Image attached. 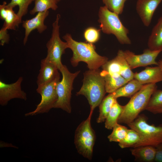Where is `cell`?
I'll return each instance as SVG.
<instances>
[{
	"label": "cell",
	"instance_id": "14",
	"mask_svg": "<svg viewBox=\"0 0 162 162\" xmlns=\"http://www.w3.org/2000/svg\"><path fill=\"white\" fill-rule=\"evenodd\" d=\"M58 69L55 64L41 60L40 68L37 77L38 86L45 84L54 80L60 74Z\"/></svg>",
	"mask_w": 162,
	"mask_h": 162
},
{
	"label": "cell",
	"instance_id": "10",
	"mask_svg": "<svg viewBox=\"0 0 162 162\" xmlns=\"http://www.w3.org/2000/svg\"><path fill=\"white\" fill-rule=\"evenodd\" d=\"M162 50H153L149 49L145 50L142 54H135L129 50L124 51V57L131 69L151 65H158L156 59Z\"/></svg>",
	"mask_w": 162,
	"mask_h": 162
},
{
	"label": "cell",
	"instance_id": "32",
	"mask_svg": "<svg viewBox=\"0 0 162 162\" xmlns=\"http://www.w3.org/2000/svg\"><path fill=\"white\" fill-rule=\"evenodd\" d=\"M8 29L2 27L0 30V45L3 46L5 44H8L10 40V35Z\"/></svg>",
	"mask_w": 162,
	"mask_h": 162
},
{
	"label": "cell",
	"instance_id": "7",
	"mask_svg": "<svg viewBox=\"0 0 162 162\" xmlns=\"http://www.w3.org/2000/svg\"><path fill=\"white\" fill-rule=\"evenodd\" d=\"M59 70L62 75V79L57 85L56 91L58 98L54 108L61 109L70 113L71 112L70 100L73 83L80 71L72 73L64 65Z\"/></svg>",
	"mask_w": 162,
	"mask_h": 162
},
{
	"label": "cell",
	"instance_id": "34",
	"mask_svg": "<svg viewBox=\"0 0 162 162\" xmlns=\"http://www.w3.org/2000/svg\"><path fill=\"white\" fill-rule=\"evenodd\" d=\"M156 153L154 160L158 162H162V143L157 147Z\"/></svg>",
	"mask_w": 162,
	"mask_h": 162
},
{
	"label": "cell",
	"instance_id": "35",
	"mask_svg": "<svg viewBox=\"0 0 162 162\" xmlns=\"http://www.w3.org/2000/svg\"><path fill=\"white\" fill-rule=\"evenodd\" d=\"M3 147H12L15 148H18V147H16L12 144L8 143L6 142H5L2 141L0 142V147L2 148Z\"/></svg>",
	"mask_w": 162,
	"mask_h": 162
},
{
	"label": "cell",
	"instance_id": "24",
	"mask_svg": "<svg viewBox=\"0 0 162 162\" xmlns=\"http://www.w3.org/2000/svg\"><path fill=\"white\" fill-rule=\"evenodd\" d=\"M141 137L140 134L135 130L128 129L124 139L118 143L119 147L122 148H134L140 142Z\"/></svg>",
	"mask_w": 162,
	"mask_h": 162
},
{
	"label": "cell",
	"instance_id": "36",
	"mask_svg": "<svg viewBox=\"0 0 162 162\" xmlns=\"http://www.w3.org/2000/svg\"><path fill=\"white\" fill-rule=\"evenodd\" d=\"M158 66L161 68L162 71V59L160 60L158 62Z\"/></svg>",
	"mask_w": 162,
	"mask_h": 162
},
{
	"label": "cell",
	"instance_id": "11",
	"mask_svg": "<svg viewBox=\"0 0 162 162\" xmlns=\"http://www.w3.org/2000/svg\"><path fill=\"white\" fill-rule=\"evenodd\" d=\"M23 80L22 77L20 76L15 82L8 84L0 80V104L1 106H6L10 100L14 98L26 100V94L21 89Z\"/></svg>",
	"mask_w": 162,
	"mask_h": 162
},
{
	"label": "cell",
	"instance_id": "13",
	"mask_svg": "<svg viewBox=\"0 0 162 162\" xmlns=\"http://www.w3.org/2000/svg\"><path fill=\"white\" fill-rule=\"evenodd\" d=\"M162 0H137L136 11L144 25L148 26L154 14Z\"/></svg>",
	"mask_w": 162,
	"mask_h": 162
},
{
	"label": "cell",
	"instance_id": "37",
	"mask_svg": "<svg viewBox=\"0 0 162 162\" xmlns=\"http://www.w3.org/2000/svg\"><path fill=\"white\" fill-rule=\"evenodd\" d=\"M57 2H59L61 0H56Z\"/></svg>",
	"mask_w": 162,
	"mask_h": 162
},
{
	"label": "cell",
	"instance_id": "20",
	"mask_svg": "<svg viewBox=\"0 0 162 162\" xmlns=\"http://www.w3.org/2000/svg\"><path fill=\"white\" fill-rule=\"evenodd\" d=\"M117 101L112 93H109L104 98L99 105V113L97 119L98 123L105 122L113 104Z\"/></svg>",
	"mask_w": 162,
	"mask_h": 162
},
{
	"label": "cell",
	"instance_id": "8",
	"mask_svg": "<svg viewBox=\"0 0 162 162\" xmlns=\"http://www.w3.org/2000/svg\"><path fill=\"white\" fill-rule=\"evenodd\" d=\"M60 18V14H57L52 23L51 36L46 44L47 56L44 59L45 61L56 65L59 70L63 65L61 62L62 56L65 53V50L68 48L67 43L63 41L60 38L59 25Z\"/></svg>",
	"mask_w": 162,
	"mask_h": 162
},
{
	"label": "cell",
	"instance_id": "12",
	"mask_svg": "<svg viewBox=\"0 0 162 162\" xmlns=\"http://www.w3.org/2000/svg\"><path fill=\"white\" fill-rule=\"evenodd\" d=\"M49 12L46 11L37 13L33 18L22 22V27L25 29V36L23 44L25 45L27 41L29 35L33 30L36 29L40 34L42 33L47 28V26L44 22L48 16Z\"/></svg>",
	"mask_w": 162,
	"mask_h": 162
},
{
	"label": "cell",
	"instance_id": "18",
	"mask_svg": "<svg viewBox=\"0 0 162 162\" xmlns=\"http://www.w3.org/2000/svg\"><path fill=\"white\" fill-rule=\"evenodd\" d=\"M148 46L152 50H162V16L152 30L148 39Z\"/></svg>",
	"mask_w": 162,
	"mask_h": 162
},
{
	"label": "cell",
	"instance_id": "21",
	"mask_svg": "<svg viewBox=\"0 0 162 162\" xmlns=\"http://www.w3.org/2000/svg\"><path fill=\"white\" fill-rule=\"evenodd\" d=\"M123 106L120 105L117 101L113 104L105 121V127L112 130L118 123L120 116L123 110Z\"/></svg>",
	"mask_w": 162,
	"mask_h": 162
},
{
	"label": "cell",
	"instance_id": "27",
	"mask_svg": "<svg viewBox=\"0 0 162 162\" xmlns=\"http://www.w3.org/2000/svg\"><path fill=\"white\" fill-rule=\"evenodd\" d=\"M111 133L107 136L110 142L118 143L123 140L126 136L128 129L126 127L117 124L112 129Z\"/></svg>",
	"mask_w": 162,
	"mask_h": 162
},
{
	"label": "cell",
	"instance_id": "16",
	"mask_svg": "<svg viewBox=\"0 0 162 162\" xmlns=\"http://www.w3.org/2000/svg\"><path fill=\"white\" fill-rule=\"evenodd\" d=\"M100 74L104 79L106 93H113L126 84L128 82L121 75L110 74L102 70Z\"/></svg>",
	"mask_w": 162,
	"mask_h": 162
},
{
	"label": "cell",
	"instance_id": "28",
	"mask_svg": "<svg viewBox=\"0 0 162 162\" xmlns=\"http://www.w3.org/2000/svg\"><path fill=\"white\" fill-rule=\"evenodd\" d=\"M13 8L7 5V14L3 27L6 29L15 30L18 27L19 18L13 10Z\"/></svg>",
	"mask_w": 162,
	"mask_h": 162
},
{
	"label": "cell",
	"instance_id": "30",
	"mask_svg": "<svg viewBox=\"0 0 162 162\" xmlns=\"http://www.w3.org/2000/svg\"><path fill=\"white\" fill-rule=\"evenodd\" d=\"M100 29L93 27L86 28L83 32V37L88 43L94 44L98 42L100 37Z\"/></svg>",
	"mask_w": 162,
	"mask_h": 162
},
{
	"label": "cell",
	"instance_id": "19",
	"mask_svg": "<svg viewBox=\"0 0 162 162\" xmlns=\"http://www.w3.org/2000/svg\"><path fill=\"white\" fill-rule=\"evenodd\" d=\"M143 85L134 78L112 93L117 98L120 97H131L141 88Z\"/></svg>",
	"mask_w": 162,
	"mask_h": 162
},
{
	"label": "cell",
	"instance_id": "9",
	"mask_svg": "<svg viewBox=\"0 0 162 162\" xmlns=\"http://www.w3.org/2000/svg\"><path fill=\"white\" fill-rule=\"evenodd\" d=\"M60 80L59 74L53 81L38 86L36 91L41 95V101L37 105L35 109L33 111L26 113V116L48 113L51 109L54 108L58 100L56 87Z\"/></svg>",
	"mask_w": 162,
	"mask_h": 162
},
{
	"label": "cell",
	"instance_id": "31",
	"mask_svg": "<svg viewBox=\"0 0 162 162\" xmlns=\"http://www.w3.org/2000/svg\"><path fill=\"white\" fill-rule=\"evenodd\" d=\"M104 70L110 74H118L121 75L122 67L117 57L108 61L102 67Z\"/></svg>",
	"mask_w": 162,
	"mask_h": 162
},
{
	"label": "cell",
	"instance_id": "1",
	"mask_svg": "<svg viewBox=\"0 0 162 162\" xmlns=\"http://www.w3.org/2000/svg\"><path fill=\"white\" fill-rule=\"evenodd\" d=\"M62 38L72 51L70 61L74 67H76L80 62H82L87 64L89 70H96L108 61L107 57L101 56L96 52L93 44L76 41L69 33L66 34Z\"/></svg>",
	"mask_w": 162,
	"mask_h": 162
},
{
	"label": "cell",
	"instance_id": "22",
	"mask_svg": "<svg viewBox=\"0 0 162 162\" xmlns=\"http://www.w3.org/2000/svg\"><path fill=\"white\" fill-rule=\"evenodd\" d=\"M145 110L154 114L162 113V90L154 92Z\"/></svg>",
	"mask_w": 162,
	"mask_h": 162
},
{
	"label": "cell",
	"instance_id": "2",
	"mask_svg": "<svg viewBox=\"0 0 162 162\" xmlns=\"http://www.w3.org/2000/svg\"><path fill=\"white\" fill-rule=\"evenodd\" d=\"M83 84L76 95H83L87 99L93 112L99 106L106 93L105 82L99 69L89 70L83 74Z\"/></svg>",
	"mask_w": 162,
	"mask_h": 162
},
{
	"label": "cell",
	"instance_id": "6",
	"mask_svg": "<svg viewBox=\"0 0 162 162\" xmlns=\"http://www.w3.org/2000/svg\"><path fill=\"white\" fill-rule=\"evenodd\" d=\"M93 112H90L87 118L83 121L76 128L74 144L78 153L89 160L93 156V148L96 136L91 123Z\"/></svg>",
	"mask_w": 162,
	"mask_h": 162
},
{
	"label": "cell",
	"instance_id": "4",
	"mask_svg": "<svg viewBox=\"0 0 162 162\" xmlns=\"http://www.w3.org/2000/svg\"><path fill=\"white\" fill-rule=\"evenodd\" d=\"M118 15L105 6H101L98 20L100 30L105 34L114 35L121 44H130L131 41L128 36L129 30L123 25Z\"/></svg>",
	"mask_w": 162,
	"mask_h": 162
},
{
	"label": "cell",
	"instance_id": "26",
	"mask_svg": "<svg viewBox=\"0 0 162 162\" xmlns=\"http://www.w3.org/2000/svg\"><path fill=\"white\" fill-rule=\"evenodd\" d=\"M35 0H11L10 2L7 4L9 6L13 8L16 6L19 7V9L16 13L19 18V24L22 22V19L26 15L28 11L29 5Z\"/></svg>",
	"mask_w": 162,
	"mask_h": 162
},
{
	"label": "cell",
	"instance_id": "29",
	"mask_svg": "<svg viewBox=\"0 0 162 162\" xmlns=\"http://www.w3.org/2000/svg\"><path fill=\"white\" fill-rule=\"evenodd\" d=\"M102 0L108 9L119 15L122 13L125 3L128 0Z\"/></svg>",
	"mask_w": 162,
	"mask_h": 162
},
{
	"label": "cell",
	"instance_id": "15",
	"mask_svg": "<svg viewBox=\"0 0 162 162\" xmlns=\"http://www.w3.org/2000/svg\"><path fill=\"white\" fill-rule=\"evenodd\" d=\"M134 78L142 84L156 83L162 81V71L158 65L147 67L143 70L134 74Z\"/></svg>",
	"mask_w": 162,
	"mask_h": 162
},
{
	"label": "cell",
	"instance_id": "5",
	"mask_svg": "<svg viewBox=\"0 0 162 162\" xmlns=\"http://www.w3.org/2000/svg\"><path fill=\"white\" fill-rule=\"evenodd\" d=\"M147 120L144 114H140L133 121L127 124L140 136V142L134 147L144 146L156 147L162 143V125L155 126L150 124L147 123Z\"/></svg>",
	"mask_w": 162,
	"mask_h": 162
},
{
	"label": "cell",
	"instance_id": "25",
	"mask_svg": "<svg viewBox=\"0 0 162 162\" xmlns=\"http://www.w3.org/2000/svg\"><path fill=\"white\" fill-rule=\"evenodd\" d=\"M122 68L121 75L128 82L134 79V74L125 59L124 54V51L119 50L116 56Z\"/></svg>",
	"mask_w": 162,
	"mask_h": 162
},
{
	"label": "cell",
	"instance_id": "3",
	"mask_svg": "<svg viewBox=\"0 0 162 162\" xmlns=\"http://www.w3.org/2000/svg\"><path fill=\"white\" fill-rule=\"evenodd\" d=\"M157 89L156 83L143 85L125 105L118 120L119 124H128L133 121L142 111L145 110L150 99Z\"/></svg>",
	"mask_w": 162,
	"mask_h": 162
},
{
	"label": "cell",
	"instance_id": "23",
	"mask_svg": "<svg viewBox=\"0 0 162 162\" xmlns=\"http://www.w3.org/2000/svg\"><path fill=\"white\" fill-rule=\"evenodd\" d=\"M34 1V6L29 12L31 15L46 11L49 9L56 10L58 8V2L56 0H35Z\"/></svg>",
	"mask_w": 162,
	"mask_h": 162
},
{
	"label": "cell",
	"instance_id": "17",
	"mask_svg": "<svg viewBox=\"0 0 162 162\" xmlns=\"http://www.w3.org/2000/svg\"><path fill=\"white\" fill-rule=\"evenodd\" d=\"M130 151L136 161L151 162L154 160L156 148L152 146H144L132 148Z\"/></svg>",
	"mask_w": 162,
	"mask_h": 162
},
{
	"label": "cell",
	"instance_id": "33",
	"mask_svg": "<svg viewBox=\"0 0 162 162\" xmlns=\"http://www.w3.org/2000/svg\"><path fill=\"white\" fill-rule=\"evenodd\" d=\"M7 4L6 2L4 1L3 2L2 4L0 5V18L4 21L5 20L7 16Z\"/></svg>",
	"mask_w": 162,
	"mask_h": 162
}]
</instances>
